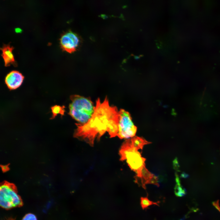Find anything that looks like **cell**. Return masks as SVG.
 Wrapping results in <instances>:
<instances>
[{
    "mask_svg": "<svg viewBox=\"0 0 220 220\" xmlns=\"http://www.w3.org/2000/svg\"><path fill=\"white\" fill-rule=\"evenodd\" d=\"M137 127L133 124L129 112L121 109L119 112L118 131L117 136L120 139H127L134 137Z\"/></svg>",
    "mask_w": 220,
    "mask_h": 220,
    "instance_id": "cell-5",
    "label": "cell"
},
{
    "mask_svg": "<svg viewBox=\"0 0 220 220\" xmlns=\"http://www.w3.org/2000/svg\"><path fill=\"white\" fill-rule=\"evenodd\" d=\"M176 185L175 188V193L177 196H181L185 194V192L181 186L180 181L177 175H176Z\"/></svg>",
    "mask_w": 220,
    "mask_h": 220,
    "instance_id": "cell-11",
    "label": "cell"
},
{
    "mask_svg": "<svg viewBox=\"0 0 220 220\" xmlns=\"http://www.w3.org/2000/svg\"><path fill=\"white\" fill-rule=\"evenodd\" d=\"M22 30L19 28H16L15 29V31L16 33H20L22 31Z\"/></svg>",
    "mask_w": 220,
    "mask_h": 220,
    "instance_id": "cell-14",
    "label": "cell"
},
{
    "mask_svg": "<svg viewBox=\"0 0 220 220\" xmlns=\"http://www.w3.org/2000/svg\"><path fill=\"white\" fill-rule=\"evenodd\" d=\"M22 220H37L35 215L29 213L26 214L23 218Z\"/></svg>",
    "mask_w": 220,
    "mask_h": 220,
    "instance_id": "cell-12",
    "label": "cell"
},
{
    "mask_svg": "<svg viewBox=\"0 0 220 220\" xmlns=\"http://www.w3.org/2000/svg\"><path fill=\"white\" fill-rule=\"evenodd\" d=\"M141 205L143 209H145L148 207L152 205H155L159 206L158 203L159 202H154L148 199L147 197L141 198Z\"/></svg>",
    "mask_w": 220,
    "mask_h": 220,
    "instance_id": "cell-10",
    "label": "cell"
},
{
    "mask_svg": "<svg viewBox=\"0 0 220 220\" xmlns=\"http://www.w3.org/2000/svg\"><path fill=\"white\" fill-rule=\"evenodd\" d=\"M13 49V46L11 47L9 44H4L2 47L0 48L2 52L1 56L3 59L6 67L10 66L11 64L15 67L17 66L12 53Z\"/></svg>",
    "mask_w": 220,
    "mask_h": 220,
    "instance_id": "cell-8",
    "label": "cell"
},
{
    "mask_svg": "<svg viewBox=\"0 0 220 220\" xmlns=\"http://www.w3.org/2000/svg\"><path fill=\"white\" fill-rule=\"evenodd\" d=\"M64 106H61L59 105H55L51 106L50 108L52 116L51 119H53L58 114L61 115V117L64 115L65 112Z\"/></svg>",
    "mask_w": 220,
    "mask_h": 220,
    "instance_id": "cell-9",
    "label": "cell"
},
{
    "mask_svg": "<svg viewBox=\"0 0 220 220\" xmlns=\"http://www.w3.org/2000/svg\"><path fill=\"white\" fill-rule=\"evenodd\" d=\"M60 46L64 51L72 53L76 50L79 43L78 36L71 31L63 34L60 39Z\"/></svg>",
    "mask_w": 220,
    "mask_h": 220,
    "instance_id": "cell-6",
    "label": "cell"
},
{
    "mask_svg": "<svg viewBox=\"0 0 220 220\" xmlns=\"http://www.w3.org/2000/svg\"><path fill=\"white\" fill-rule=\"evenodd\" d=\"M94 111L86 123H76L74 134L76 138L82 139L93 146L97 137L99 140L106 132L111 138L117 136L118 131L119 112L115 106H110L106 97L103 102L96 101Z\"/></svg>",
    "mask_w": 220,
    "mask_h": 220,
    "instance_id": "cell-1",
    "label": "cell"
},
{
    "mask_svg": "<svg viewBox=\"0 0 220 220\" xmlns=\"http://www.w3.org/2000/svg\"><path fill=\"white\" fill-rule=\"evenodd\" d=\"M0 204L2 207L6 210L23 205L22 200L18 194L16 188L14 185L7 182L1 184Z\"/></svg>",
    "mask_w": 220,
    "mask_h": 220,
    "instance_id": "cell-4",
    "label": "cell"
},
{
    "mask_svg": "<svg viewBox=\"0 0 220 220\" xmlns=\"http://www.w3.org/2000/svg\"><path fill=\"white\" fill-rule=\"evenodd\" d=\"M151 143L142 138L134 137L126 140L119 151L120 160H126L130 168L136 174L135 182L146 189V185L152 184L159 187L158 178L146 168L145 159L138 151L144 146Z\"/></svg>",
    "mask_w": 220,
    "mask_h": 220,
    "instance_id": "cell-2",
    "label": "cell"
},
{
    "mask_svg": "<svg viewBox=\"0 0 220 220\" xmlns=\"http://www.w3.org/2000/svg\"><path fill=\"white\" fill-rule=\"evenodd\" d=\"M71 102L69 106L68 114L74 119L83 124L91 117L95 107L89 99L79 95H72L70 97Z\"/></svg>",
    "mask_w": 220,
    "mask_h": 220,
    "instance_id": "cell-3",
    "label": "cell"
},
{
    "mask_svg": "<svg viewBox=\"0 0 220 220\" xmlns=\"http://www.w3.org/2000/svg\"><path fill=\"white\" fill-rule=\"evenodd\" d=\"M24 76L18 71L13 70L8 73L5 79V82L10 90H14L19 88L22 84Z\"/></svg>",
    "mask_w": 220,
    "mask_h": 220,
    "instance_id": "cell-7",
    "label": "cell"
},
{
    "mask_svg": "<svg viewBox=\"0 0 220 220\" xmlns=\"http://www.w3.org/2000/svg\"><path fill=\"white\" fill-rule=\"evenodd\" d=\"M14 220V219H13V218H9V219H7V220Z\"/></svg>",
    "mask_w": 220,
    "mask_h": 220,
    "instance_id": "cell-15",
    "label": "cell"
},
{
    "mask_svg": "<svg viewBox=\"0 0 220 220\" xmlns=\"http://www.w3.org/2000/svg\"><path fill=\"white\" fill-rule=\"evenodd\" d=\"M213 205L220 212V208L219 206L218 200L216 202H215L213 203Z\"/></svg>",
    "mask_w": 220,
    "mask_h": 220,
    "instance_id": "cell-13",
    "label": "cell"
}]
</instances>
